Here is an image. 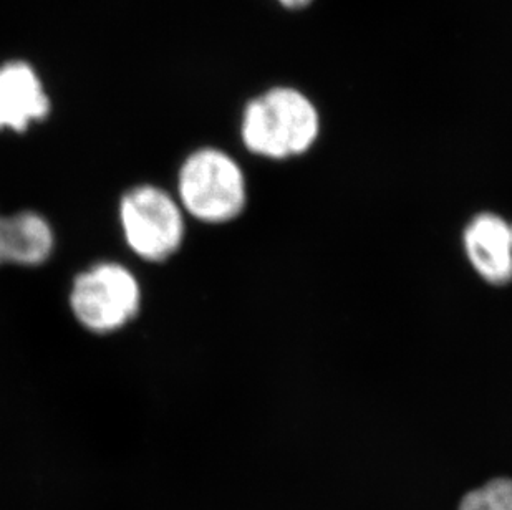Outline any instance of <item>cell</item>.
Instances as JSON below:
<instances>
[{"mask_svg": "<svg viewBox=\"0 0 512 510\" xmlns=\"http://www.w3.org/2000/svg\"><path fill=\"white\" fill-rule=\"evenodd\" d=\"M320 131L319 111L304 93L272 88L254 98L242 116L241 135L251 153L287 159L309 151Z\"/></svg>", "mask_w": 512, "mask_h": 510, "instance_id": "6da1fadb", "label": "cell"}, {"mask_svg": "<svg viewBox=\"0 0 512 510\" xmlns=\"http://www.w3.org/2000/svg\"><path fill=\"white\" fill-rule=\"evenodd\" d=\"M179 196L191 216L221 224L239 216L246 206V179L231 156L204 148L191 154L183 164Z\"/></svg>", "mask_w": 512, "mask_h": 510, "instance_id": "7a4b0ae2", "label": "cell"}, {"mask_svg": "<svg viewBox=\"0 0 512 510\" xmlns=\"http://www.w3.org/2000/svg\"><path fill=\"white\" fill-rule=\"evenodd\" d=\"M70 305L78 322L88 330L113 332L135 317L140 308V287L133 274L121 265H95L78 275Z\"/></svg>", "mask_w": 512, "mask_h": 510, "instance_id": "3957f363", "label": "cell"}, {"mask_svg": "<svg viewBox=\"0 0 512 510\" xmlns=\"http://www.w3.org/2000/svg\"><path fill=\"white\" fill-rule=\"evenodd\" d=\"M120 214L128 246L143 259H168L183 242V214L161 189H133L121 201Z\"/></svg>", "mask_w": 512, "mask_h": 510, "instance_id": "277c9868", "label": "cell"}, {"mask_svg": "<svg viewBox=\"0 0 512 510\" xmlns=\"http://www.w3.org/2000/svg\"><path fill=\"white\" fill-rule=\"evenodd\" d=\"M463 241L469 262L486 282H512V231L506 219L493 212H481L464 229Z\"/></svg>", "mask_w": 512, "mask_h": 510, "instance_id": "5b68a950", "label": "cell"}, {"mask_svg": "<svg viewBox=\"0 0 512 510\" xmlns=\"http://www.w3.org/2000/svg\"><path fill=\"white\" fill-rule=\"evenodd\" d=\"M49 98L34 70L25 63L0 68V130L25 131L49 115Z\"/></svg>", "mask_w": 512, "mask_h": 510, "instance_id": "8992f818", "label": "cell"}, {"mask_svg": "<svg viewBox=\"0 0 512 510\" xmlns=\"http://www.w3.org/2000/svg\"><path fill=\"white\" fill-rule=\"evenodd\" d=\"M54 234L49 222L35 212L0 217V262L39 265L49 259Z\"/></svg>", "mask_w": 512, "mask_h": 510, "instance_id": "52a82bcc", "label": "cell"}, {"mask_svg": "<svg viewBox=\"0 0 512 510\" xmlns=\"http://www.w3.org/2000/svg\"><path fill=\"white\" fill-rule=\"evenodd\" d=\"M458 510H512L511 477H496L464 494Z\"/></svg>", "mask_w": 512, "mask_h": 510, "instance_id": "ba28073f", "label": "cell"}, {"mask_svg": "<svg viewBox=\"0 0 512 510\" xmlns=\"http://www.w3.org/2000/svg\"><path fill=\"white\" fill-rule=\"evenodd\" d=\"M282 5L289 9H302L305 5H309L312 0H279Z\"/></svg>", "mask_w": 512, "mask_h": 510, "instance_id": "9c48e42d", "label": "cell"}, {"mask_svg": "<svg viewBox=\"0 0 512 510\" xmlns=\"http://www.w3.org/2000/svg\"><path fill=\"white\" fill-rule=\"evenodd\" d=\"M511 231H512V224H511Z\"/></svg>", "mask_w": 512, "mask_h": 510, "instance_id": "30bf717a", "label": "cell"}, {"mask_svg": "<svg viewBox=\"0 0 512 510\" xmlns=\"http://www.w3.org/2000/svg\"><path fill=\"white\" fill-rule=\"evenodd\" d=\"M0 264H2V262H0Z\"/></svg>", "mask_w": 512, "mask_h": 510, "instance_id": "8fae6325", "label": "cell"}]
</instances>
